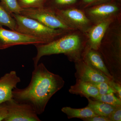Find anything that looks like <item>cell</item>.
Returning <instances> with one entry per match:
<instances>
[{"label":"cell","mask_w":121,"mask_h":121,"mask_svg":"<svg viewBox=\"0 0 121 121\" xmlns=\"http://www.w3.org/2000/svg\"><path fill=\"white\" fill-rule=\"evenodd\" d=\"M110 1L83 9L86 16L93 24L116 17L121 14L119 4Z\"/></svg>","instance_id":"obj_9"},{"label":"cell","mask_w":121,"mask_h":121,"mask_svg":"<svg viewBox=\"0 0 121 121\" xmlns=\"http://www.w3.org/2000/svg\"><path fill=\"white\" fill-rule=\"evenodd\" d=\"M88 101V106L98 115L108 117L118 106H114L99 101L87 98Z\"/></svg>","instance_id":"obj_16"},{"label":"cell","mask_w":121,"mask_h":121,"mask_svg":"<svg viewBox=\"0 0 121 121\" xmlns=\"http://www.w3.org/2000/svg\"><path fill=\"white\" fill-rule=\"evenodd\" d=\"M64 84L61 76L51 72L43 63H40L35 67L31 81L27 87L13 89V98L18 102L30 105L37 114L40 115L44 112L51 98Z\"/></svg>","instance_id":"obj_1"},{"label":"cell","mask_w":121,"mask_h":121,"mask_svg":"<svg viewBox=\"0 0 121 121\" xmlns=\"http://www.w3.org/2000/svg\"><path fill=\"white\" fill-rule=\"evenodd\" d=\"M117 16L93 24L85 34L86 38L87 46L88 47L95 51L99 50L107 30Z\"/></svg>","instance_id":"obj_11"},{"label":"cell","mask_w":121,"mask_h":121,"mask_svg":"<svg viewBox=\"0 0 121 121\" xmlns=\"http://www.w3.org/2000/svg\"><path fill=\"white\" fill-rule=\"evenodd\" d=\"M0 4L9 13L20 14L22 9L17 0H0Z\"/></svg>","instance_id":"obj_19"},{"label":"cell","mask_w":121,"mask_h":121,"mask_svg":"<svg viewBox=\"0 0 121 121\" xmlns=\"http://www.w3.org/2000/svg\"><path fill=\"white\" fill-rule=\"evenodd\" d=\"M16 23L15 31L50 43L71 32L50 28L34 19L20 14H11Z\"/></svg>","instance_id":"obj_4"},{"label":"cell","mask_w":121,"mask_h":121,"mask_svg":"<svg viewBox=\"0 0 121 121\" xmlns=\"http://www.w3.org/2000/svg\"><path fill=\"white\" fill-rule=\"evenodd\" d=\"M86 35L78 30L69 33L50 43L35 45L36 55L33 59L34 67L43 56L64 54L71 61L78 62L82 59L86 47Z\"/></svg>","instance_id":"obj_2"},{"label":"cell","mask_w":121,"mask_h":121,"mask_svg":"<svg viewBox=\"0 0 121 121\" xmlns=\"http://www.w3.org/2000/svg\"><path fill=\"white\" fill-rule=\"evenodd\" d=\"M6 26L15 31L16 23L12 15L9 13L0 4V27Z\"/></svg>","instance_id":"obj_17"},{"label":"cell","mask_w":121,"mask_h":121,"mask_svg":"<svg viewBox=\"0 0 121 121\" xmlns=\"http://www.w3.org/2000/svg\"><path fill=\"white\" fill-rule=\"evenodd\" d=\"M44 44H45V42L41 39L0 27V50L16 45H33L35 46Z\"/></svg>","instance_id":"obj_7"},{"label":"cell","mask_w":121,"mask_h":121,"mask_svg":"<svg viewBox=\"0 0 121 121\" xmlns=\"http://www.w3.org/2000/svg\"><path fill=\"white\" fill-rule=\"evenodd\" d=\"M75 63V76L77 80L91 83L105 82L113 87L114 80L91 67L82 59Z\"/></svg>","instance_id":"obj_10"},{"label":"cell","mask_w":121,"mask_h":121,"mask_svg":"<svg viewBox=\"0 0 121 121\" xmlns=\"http://www.w3.org/2000/svg\"><path fill=\"white\" fill-rule=\"evenodd\" d=\"M74 85L71 86L69 91L71 94L79 95L86 98H95L99 95L98 90L93 83L76 79Z\"/></svg>","instance_id":"obj_14"},{"label":"cell","mask_w":121,"mask_h":121,"mask_svg":"<svg viewBox=\"0 0 121 121\" xmlns=\"http://www.w3.org/2000/svg\"><path fill=\"white\" fill-rule=\"evenodd\" d=\"M94 84L98 90L99 95L107 94L113 93L117 94L116 91L107 83L103 82L92 83Z\"/></svg>","instance_id":"obj_22"},{"label":"cell","mask_w":121,"mask_h":121,"mask_svg":"<svg viewBox=\"0 0 121 121\" xmlns=\"http://www.w3.org/2000/svg\"><path fill=\"white\" fill-rule=\"evenodd\" d=\"M82 59L91 67L114 80L107 69L101 55L98 51L93 50L86 46L83 54Z\"/></svg>","instance_id":"obj_13"},{"label":"cell","mask_w":121,"mask_h":121,"mask_svg":"<svg viewBox=\"0 0 121 121\" xmlns=\"http://www.w3.org/2000/svg\"><path fill=\"white\" fill-rule=\"evenodd\" d=\"M78 0H47L45 6L54 9H63L71 7Z\"/></svg>","instance_id":"obj_18"},{"label":"cell","mask_w":121,"mask_h":121,"mask_svg":"<svg viewBox=\"0 0 121 121\" xmlns=\"http://www.w3.org/2000/svg\"><path fill=\"white\" fill-rule=\"evenodd\" d=\"M113 88L116 91L117 94L118 95V98L121 99V84L117 82H115L113 85Z\"/></svg>","instance_id":"obj_27"},{"label":"cell","mask_w":121,"mask_h":121,"mask_svg":"<svg viewBox=\"0 0 121 121\" xmlns=\"http://www.w3.org/2000/svg\"><path fill=\"white\" fill-rule=\"evenodd\" d=\"M111 0H82L83 5L82 9L87 8L94 5L110 1Z\"/></svg>","instance_id":"obj_23"},{"label":"cell","mask_w":121,"mask_h":121,"mask_svg":"<svg viewBox=\"0 0 121 121\" xmlns=\"http://www.w3.org/2000/svg\"><path fill=\"white\" fill-rule=\"evenodd\" d=\"M21 15L36 20L50 28L71 32L76 30L66 23L53 9L44 6L36 8L22 9Z\"/></svg>","instance_id":"obj_5"},{"label":"cell","mask_w":121,"mask_h":121,"mask_svg":"<svg viewBox=\"0 0 121 121\" xmlns=\"http://www.w3.org/2000/svg\"><path fill=\"white\" fill-rule=\"evenodd\" d=\"M8 110L6 102L0 104V121H4L8 117Z\"/></svg>","instance_id":"obj_25"},{"label":"cell","mask_w":121,"mask_h":121,"mask_svg":"<svg viewBox=\"0 0 121 121\" xmlns=\"http://www.w3.org/2000/svg\"><path fill=\"white\" fill-rule=\"evenodd\" d=\"M98 51L101 55L107 69L109 66V68L115 66L121 68V14L109 26Z\"/></svg>","instance_id":"obj_3"},{"label":"cell","mask_w":121,"mask_h":121,"mask_svg":"<svg viewBox=\"0 0 121 121\" xmlns=\"http://www.w3.org/2000/svg\"><path fill=\"white\" fill-rule=\"evenodd\" d=\"M8 114L4 121H40L35 109L28 104L20 103L13 98L5 102Z\"/></svg>","instance_id":"obj_8"},{"label":"cell","mask_w":121,"mask_h":121,"mask_svg":"<svg viewBox=\"0 0 121 121\" xmlns=\"http://www.w3.org/2000/svg\"><path fill=\"white\" fill-rule=\"evenodd\" d=\"M21 81L15 71L5 74L0 78V104L13 98V91Z\"/></svg>","instance_id":"obj_12"},{"label":"cell","mask_w":121,"mask_h":121,"mask_svg":"<svg viewBox=\"0 0 121 121\" xmlns=\"http://www.w3.org/2000/svg\"><path fill=\"white\" fill-rule=\"evenodd\" d=\"M61 111L67 115L68 119L76 118L83 120L98 115L88 106L79 109L65 107L62 108Z\"/></svg>","instance_id":"obj_15"},{"label":"cell","mask_w":121,"mask_h":121,"mask_svg":"<svg viewBox=\"0 0 121 121\" xmlns=\"http://www.w3.org/2000/svg\"><path fill=\"white\" fill-rule=\"evenodd\" d=\"M53 9L56 15L66 23L84 34L93 25L83 9L72 7L63 9Z\"/></svg>","instance_id":"obj_6"},{"label":"cell","mask_w":121,"mask_h":121,"mask_svg":"<svg viewBox=\"0 0 121 121\" xmlns=\"http://www.w3.org/2000/svg\"><path fill=\"white\" fill-rule=\"evenodd\" d=\"M108 117L110 121H121V106H117Z\"/></svg>","instance_id":"obj_24"},{"label":"cell","mask_w":121,"mask_h":121,"mask_svg":"<svg viewBox=\"0 0 121 121\" xmlns=\"http://www.w3.org/2000/svg\"><path fill=\"white\" fill-rule=\"evenodd\" d=\"M82 120L85 121H110L108 117L101 115H96Z\"/></svg>","instance_id":"obj_26"},{"label":"cell","mask_w":121,"mask_h":121,"mask_svg":"<svg viewBox=\"0 0 121 121\" xmlns=\"http://www.w3.org/2000/svg\"><path fill=\"white\" fill-rule=\"evenodd\" d=\"M22 9L36 8L45 6L47 0H17Z\"/></svg>","instance_id":"obj_21"},{"label":"cell","mask_w":121,"mask_h":121,"mask_svg":"<svg viewBox=\"0 0 121 121\" xmlns=\"http://www.w3.org/2000/svg\"><path fill=\"white\" fill-rule=\"evenodd\" d=\"M94 99L114 106H121V99L117 97L114 93L107 94L99 95Z\"/></svg>","instance_id":"obj_20"}]
</instances>
